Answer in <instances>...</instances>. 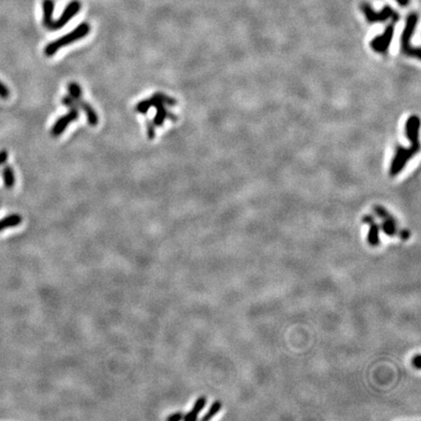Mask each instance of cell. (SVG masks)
Returning <instances> with one entry per match:
<instances>
[{
	"label": "cell",
	"mask_w": 421,
	"mask_h": 421,
	"mask_svg": "<svg viewBox=\"0 0 421 421\" xmlns=\"http://www.w3.org/2000/svg\"><path fill=\"white\" fill-rule=\"evenodd\" d=\"M419 118L417 116H410L405 124V131L406 136L410 142V146L408 148H405L404 146H401L397 149L395 157L393 158L391 168H390V175L396 176L398 175L406 165L407 161L414 156L418 150H419V141H418V135H419Z\"/></svg>",
	"instance_id": "obj_1"
},
{
	"label": "cell",
	"mask_w": 421,
	"mask_h": 421,
	"mask_svg": "<svg viewBox=\"0 0 421 421\" xmlns=\"http://www.w3.org/2000/svg\"><path fill=\"white\" fill-rule=\"evenodd\" d=\"M54 1L53 0H44L43 1V26L49 31H57L65 27L81 9V3L78 0H73L65 7L61 17L54 21Z\"/></svg>",
	"instance_id": "obj_2"
},
{
	"label": "cell",
	"mask_w": 421,
	"mask_h": 421,
	"mask_svg": "<svg viewBox=\"0 0 421 421\" xmlns=\"http://www.w3.org/2000/svg\"><path fill=\"white\" fill-rule=\"evenodd\" d=\"M90 26L87 23H82L81 25H79L77 28H75L72 32H70L69 33L58 38L57 40L49 43L45 49H44V54L47 57H52L54 56L60 49H62L63 47L69 45L73 42H76L80 39H82L83 37L87 36L90 32Z\"/></svg>",
	"instance_id": "obj_3"
},
{
	"label": "cell",
	"mask_w": 421,
	"mask_h": 421,
	"mask_svg": "<svg viewBox=\"0 0 421 421\" xmlns=\"http://www.w3.org/2000/svg\"><path fill=\"white\" fill-rule=\"evenodd\" d=\"M417 22H418V15L416 13H410L407 16L405 20V26L401 37V43H402V50L405 54L411 57L419 58L420 57L419 49L413 48L410 44V40L414 33L415 28L417 26Z\"/></svg>",
	"instance_id": "obj_4"
},
{
	"label": "cell",
	"mask_w": 421,
	"mask_h": 421,
	"mask_svg": "<svg viewBox=\"0 0 421 421\" xmlns=\"http://www.w3.org/2000/svg\"><path fill=\"white\" fill-rule=\"evenodd\" d=\"M361 8H362V11H363V13H364V15H365V17L369 23L385 22L389 19H392L394 22L399 20V15L396 13V11L392 7H390L388 5H386L379 12L373 10L372 6L369 3H363Z\"/></svg>",
	"instance_id": "obj_5"
},
{
	"label": "cell",
	"mask_w": 421,
	"mask_h": 421,
	"mask_svg": "<svg viewBox=\"0 0 421 421\" xmlns=\"http://www.w3.org/2000/svg\"><path fill=\"white\" fill-rule=\"evenodd\" d=\"M149 99H150L152 108L156 109V114H155V117L152 121L156 127L162 126L166 119H170L173 121H176L178 119L177 115L174 114L173 113L169 112L166 109V105L163 102H161L160 99L154 94L151 97H149Z\"/></svg>",
	"instance_id": "obj_6"
},
{
	"label": "cell",
	"mask_w": 421,
	"mask_h": 421,
	"mask_svg": "<svg viewBox=\"0 0 421 421\" xmlns=\"http://www.w3.org/2000/svg\"><path fill=\"white\" fill-rule=\"evenodd\" d=\"M393 35H394V25H389L382 34L374 37L372 40L371 46L372 50H374L377 53L386 52L391 44Z\"/></svg>",
	"instance_id": "obj_7"
},
{
	"label": "cell",
	"mask_w": 421,
	"mask_h": 421,
	"mask_svg": "<svg viewBox=\"0 0 421 421\" xmlns=\"http://www.w3.org/2000/svg\"><path fill=\"white\" fill-rule=\"evenodd\" d=\"M79 118V110L77 109H70L69 113L65 114L64 116L60 117L56 123L53 125L52 130H51V135L53 137H59L61 136L65 129L67 128V126L74 122L75 120H77Z\"/></svg>",
	"instance_id": "obj_8"
},
{
	"label": "cell",
	"mask_w": 421,
	"mask_h": 421,
	"mask_svg": "<svg viewBox=\"0 0 421 421\" xmlns=\"http://www.w3.org/2000/svg\"><path fill=\"white\" fill-rule=\"evenodd\" d=\"M73 99H74V102H75V108L77 110L80 109V110H82L85 113V114L87 116L88 123L91 126H93V127L97 126V123H98V117H97V114L95 112V110L91 107V105L88 102L82 100L81 97L80 98H73Z\"/></svg>",
	"instance_id": "obj_9"
},
{
	"label": "cell",
	"mask_w": 421,
	"mask_h": 421,
	"mask_svg": "<svg viewBox=\"0 0 421 421\" xmlns=\"http://www.w3.org/2000/svg\"><path fill=\"white\" fill-rule=\"evenodd\" d=\"M207 404V398L205 396L199 397L196 402L193 405L192 409L183 416V419L185 421H193L196 420L198 417V414L203 410V408L206 406Z\"/></svg>",
	"instance_id": "obj_10"
},
{
	"label": "cell",
	"mask_w": 421,
	"mask_h": 421,
	"mask_svg": "<svg viewBox=\"0 0 421 421\" xmlns=\"http://www.w3.org/2000/svg\"><path fill=\"white\" fill-rule=\"evenodd\" d=\"M22 221H23L22 217L18 214H13V215L7 216L0 221V231H2L6 228L18 227L19 225L22 224Z\"/></svg>",
	"instance_id": "obj_11"
},
{
	"label": "cell",
	"mask_w": 421,
	"mask_h": 421,
	"mask_svg": "<svg viewBox=\"0 0 421 421\" xmlns=\"http://www.w3.org/2000/svg\"><path fill=\"white\" fill-rule=\"evenodd\" d=\"M369 226H370V230H369L368 237H367L368 243L372 247H376L380 243V240H379V229H380V227L374 222L372 223Z\"/></svg>",
	"instance_id": "obj_12"
},
{
	"label": "cell",
	"mask_w": 421,
	"mask_h": 421,
	"mask_svg": "<svg viewBox=\"0 0 421 421\" xmlns=\"http://www.w3.org/2000/svg\"><path fill=\"white\" fill-rule=\"evenodd\" d=\"M381 229L383 230V232L387 236H389V237L395 236L397 234V224H396L395 219L390 218V219L383 220Z\"/></svg>",
	"instance_id": "obj_13"
},
{
	"label": "cell",
	"mask_w": 421,
	"mask_h": 421,
	"mask_svg": "<svg viewBox=\"0 0 421 421\" xmlns=\"http://www.w3.org/2000/svg\"><path fill=\"white\" fill-rule=\"evenodd\" d=\"M2 177L4 180V184L7 188H12L15 184L16 178L13 169L10 166H5L2 170Z\"/></svg>",
	"instance_id": "obj_14"
},
{
	"label": "cell",
	"mask_w": 421,
	"mask_h": 421,
	"mask_svg": "<svg viewBox=\"0 0 421 421\" xmlns=\"http://www.w3.org/2000/svg\"><path fill=\"white\" fill-rule=\"evenodd\" d=\"M222 407H223V404H222L221 401H216V402H214L212 405H210V408L208 409V411H207V412L203 415V417L201 418L202 421H207V420L212 419L215 415H217V414L221 411Z\"/></svg>",
	"instance_id": "obj_15"
},
{
	"label": "cell",
	"mask_w": 421,
	"mask_h": 421,
	"mask_svg": "<svg viewBox=\"0 0 421 421\" xmlns=\"http://www.w3.org/2000/svg\"><path fill=\"white\" fill-rule=\"evenodd\" d=\"M67 90L69 93V97H71L72 98H80L82 97L81 87L75 82L69 83L67 86Z\"/></svg>",
	"instance_id": "obj_16"
},
{
	"label": "cell",
	"mask_w": 421,
	"mask_h": 421,
	"mask_svg": "<svg viewBox=\"0 0 421 421\" xmlns=\"http://www.w3.org/2000/svg\"><path fill=\"white\" fill-rule=\"evenodd\" d=\"M150 108H152V107H151V103L149 101V98H146V99L140 101L136 105V112L138 113H141V114H146L149 111Z\"/></svg>",
	"instance_id": "obj_17"
},
{
	"label": "cell",
	"mask_w": 421,
	"mask_h": 421,
	"mask_svg": "<svg viewBox=\"0 0 421 421\" xmlns=\"http://www.w3.org/2000/svg\"><path fill=\"white\" fill-rule=\"evenodd\" d=\"M146 133H147V138L152 140L155 138L156 136V126L154 125V123L152 121L147 120L146 121Z\"/></svg>",
	"instance_id": "obj_18"
},
{
	"label": "cell",
	"mask_w": 421,
	"mask_h": 421,
	"mask_svg": "<svg viewBox=\"0 0 421 421\" xmlns=\"http://www.w3.org/2000/svg\"><path fill=\"white\" fill-rule=\"evenodd\" d=\"M374 210H375L376 215H377L379 218H381L382 220L393 218V217H392V216L387 212V210H386L384 208H382V207H380V206H375V207H374Z\"/></svg>",
	"instance_id": "obj_19"
},
{
	"label": "cell",
	"mask_w": 421,
	"mask_h": 421,
	"mask_svg": "<svg viewBox=\"0 0 421 421\" xmlns=\"http://www.w3.org/2000/svg\"><path fill=\"white\" fill-rule=\"evenodd\" d=\"M10 96V90L8 87L0 81V97L2 98H8Z\"/></svg>",
	"instance_id": "obj_20"
},
{
	"label": "cell",
	"mask_w": 421,
	"mask_h": 421,
	"mask_svg": "<svg viewBox=\"0 0 421 421\" xmlns=\"http://www.w3.org/2000/svg\"><path fill=\"white\" fill-rule=\"evenodd\" d=\"M181 419H183L182 412H176V413L167 417V420H169V421H179Z\"/></svg>",
	"instance_id": "obj_21"
},
{
	"label": "cell",
	"mask_w": 421,
	"mask_h": 421,
	"mask_svg": "<svg viewBox=\"0 0 421 421\" xmlns=\"http://www.w3.org/2000/svg\"><path fill=\"white\" fill-rule=\"evenodd\" d=\"M8 156H9V154H8L7 150L3 149V150L0 151V166L6 163V161L8 160Z\"/></svg>",
	"instance_id": "obj_22"
},
{
	"label": "cell",
	"mask_w": 421,
	"mask_h": 421,
	"mask_svg": "<svg viewBox=\"0 0 421 421\" xmlns=\"http://www.w3.org/2000/svg\"><path fill=\"white\" fill-rule=\"evenodd\" d=\"M411 365H412L416 370H419V369H420V355H419V354H416L414 357H412Z\"/></svg>",
	"instance_id": "obj_23"
},
{
	"label": "cell",
	"mask_w": 421,
	"mask_h": 421,
	"mask_svg": "<svg viewBox=\"0 0 421 421\" xmlns=\"http://www.w3.org/2000/svg\"><path fill=\"white\" fill-rule=\"evenodd\" d=\"M399 236H400V238H401L402 240L405 241V240H407V239L409 238V236H410V233H409V231H408V230H405V229H404V230H401V231L399 232Z\"/></svg>",
	"instance_id": "obj_24"
},
{
	"label": "cell",
	"mask_w": 421,
	"mask_h": 421,
	"mask_svg": "<svg viewBox=\"0 0 421 421\" xmlns=\"http://www.w3.org/2000/svg\"><path fill=\"white\" fill-rule=\"evenodd\" d=\"M373 222H374V219H373L372 216H365V217L363 218V223H364L365 225H371V224L373 223Z\"/></svg>",
	"instance_id": "obj_25"
},
{
	"label": "cell",
	"mask_w": 421,
	"mask_h": 421,
	"mask_svg": "<svg viewBox=\"0 0 421 421\" xmlns=\"http://www.w3.org/2000/svg\"><path fill=\"white\" fill-rule=\"evenodd\" d=\"M396 1L398 2L399 5H401V6L404 7V6H407L409 4L410 0H396Z\"/></svg>",
	"instance_id": "obj_26"
}]
</instances>
